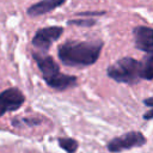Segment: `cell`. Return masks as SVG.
I'll use <instances>...</instances> for the list:
<instances>
[{"instance_id":"6da1fadb","label":"cell","mask_w":153,"mask_h":153,"mask_svg":"<svg viewBox=\"0 0 153 153\" xmlns=\"http://www.w3.org/2000/svg\"><path fill=\"white\" fill-rule=\"evenodd\" d=\"M103 45L102 41H67L59 47L57 56L68 67H87L97 62Z\"/></svg>"},{"instance_id":"7a4b0ae2","label":"cell","mask_w":153,"mask_h":153,"mask_svg":"<svg viewBox=\"0 0 153 153\" xmlns=\"http://www.w3.org/2000/svg\"><path fill=\"white\" fill-rule=\"evenodd\" d=\"M32 57L36 61L42 73V76L49 87L56 91H65L76 86L78 84L76 76L63 74L60 71V67L57 62L53 59V56L41 53H32Z\"/></svg>"},{"instance_id":"3957f363","label":"cell","mask_w":153,"mask_h":153,"mask_svg":"<svg viewBox=\"0 0 153 153\" xmlns=\"http://www.w3.org/2000/svg\"><path fill=\"white\" fill-rule=\"evenodd\" d=\"M106 74L110 79L123 84H136L140 78V61L126 56L110 65L106 69Z\"/></svg>"},{"instance_id":"277c9868","label":"cell","mask_w":153,"mask_h":153,"mask_svg":"<svg viewBox=\"0 0 153 153\" xmlns=\"http://www.w3.org/2000/svg\"><path fill=\"white\" fill-rule=\"evenodd\" d=\"M146 142H147V139L143 136L141 131H128L121 136L111 139L108 142L106 148L111 153H120L122 151L143 146Z\"/></svg>"},{"instance_id":"5b68a950","label":"cell","mask_w":153,"mask_h":153,"mask_svg":"<svg viewBox=\"0 0 153 153\" xmlns=\"http://www.w3.org/2000/svg\"><path fill=\"white\" fill-rule=\"evenodd\" d=\"M62 33H63L62 26L53 25V26L42 27V29H38L36 31L31 42H32L33 47H36L43 51H47V50H49L51 44L61 37Z\"/></svg>"},{"instance_id":"8992f818","label":"cell","mask_w":153,"mask_h":153,"mask_svg":"<svg viewBox=\"0 0 153 153\" xmlns=\"http://www.w3.org/2000/svg\"><path fill=\"white\" fill-rule=\"evenodd\" d=\"M25 102L23 92L17 87H10L0 92V117L6 112L18 110Z\"/></svg>"},{"instance_id":"52a82bcc","label":"cell","mask_w":153,"mask_h":153,"mask_svg":"<svg viewBox=\"0 0 153 153\" xmlns=\"http://www.w3.org/2000/svg\"><path fill=\"white\" fill-rule=\"evenodd\" d=\"M135 47L145 53L153 50V29L149 26L139 25L133 29Z\"/></svg>"},{"instance_id":"ba28073f","label":"cell","mask_w":153,"mask_h":153,"mask_svg":"<svg viewBox=\"0 0 153 153\" xmlns=\"http://www.w3.org/2000/svg\"><path fill=\"white\" fill-rule=\"evenodd\" d=\"M65 2H66V0H41V1L31 5L26 10V13L29 17H38V16H42V14L54 11L55 8L62 6Z\"/></svg>"},{"instance_id":"9c48e42d","label":"cell","mask_w":153,"mask_h":153,"mask_svg":"<svg viewBox=\"0 0 153 153\" xmlns=\"http://www.w3.org/2000/svg\"><path fill=\"white\" fill-rule=\"evenodd\" d=\"M140 78L145 80L153 79V50L147 51L140 61Z\"/></svg>"},{"instance_id":"30bf717a","label":"cell","mask_w":153,"mask_h":153,"mask_svg":"<svg viewBox=\"0 0 153 153\" xmlns=\"http://www.w3.org/2000/svg\"><path fill=\"white\" fill-rule=\"evenodd\" d=\"M12 126L13 127H35V126H39L42 123V120L41 118H37V117H23V118H13L12 120Z\"/></svg>"},{"instance_id":"8fae6325","label":"cell","mask_w":153,"mask_h":153,"mask_svg":"<svg viewBox=\"0 0 153 153\" xmlns=\"http://www.w3.org/2000/svg\"><path fill=\"white\" fill-rule=\"evenodd\" d=\"M57 142L59 146L67 153H75V151L79 147V142L72 137H59Z\"/></svg>"},{"instance_id":"7c38bea8","label":"cell","mask_w":153,"mask_h":153,"mask_svg":"<svg viewBox=\"0 0 153 153\" xmlns=\"http://www.w3.org/2000/svg\"><path fill=\"white\" fill-rule=\"evenodd\" d=\"M96 19H90V18H86V19H69L67 22L68 25H76V26H84V27H90V26H93L96 25Z\"/></svg>"},{"instance_id":"4fadbf2b","label":"cell","mask_w":153,"mask_h":153,"mask_svg":"<svg viewBox=\"0 0 153 153\" xmlns=\"http://www.w3.org/2000/svg\"><path fill=\"white\" fill-rule=\"evenodd\" d=\"M105 14V11H87V12H79L76 16L79 17H93V16H103Z\"/></svg>"},{"instance_id":"5bb4252c","label":"cell","mask_w":153,"mask_h":153,"mask_svg":"<svg viewBox=\"0 0 153 153\" xmlns=\"http://www.w3.org/2000/svg\"><path fill=\"white\" fill-rule=\"evenodd\" d=\"M143 120H153V109L143 114Z\"/></svg>"},{"instance_id":"9a60e30c","label":"cell","mask_w":153,"mask_h":153,"mask_svg":"<svg viewBox=\"0 0 153 153\" xmlns=\"http://www.w3.org/2000/svg\"><path fill=\"white\" fill-rule=\"evenodd\" d=\"M143 104L147 105V106H152L153 108V97H149V98L143 99Z\"/></svg>"}]
</instances>
